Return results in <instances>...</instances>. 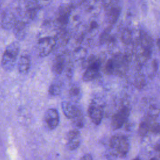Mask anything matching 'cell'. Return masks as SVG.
<instances>
[{
    "label": "cell",
    "instance_id": "cell-1",
    "mask_svg": "<svg viewBox=\"0 0 160 160\" xmlns=\"http://www.w3.org/2000/svg\"><path fill=\"white\" fill-rule=\"evenodd\" d=\"M19 51V45L16 42L8 44L2 56L1 66L4 71H11L13 69Z\"/></svg>",
    "mask_w": 160,
    "mask_h": 160
},
{
    "label": "cell",
    "instance_id": "cell-2",
    "mask_svg": "<svg viewBox=\"0 0 160 160\" xmlns=\"http://www.w3.org/2000/svg\"><path fill=\"white\" fill-rule=\"evenodd\" d=\"M109 147L114 156L124 157L128 152L129 144L126 136L116 134L111 138Z\"/></svg>",
    "mask_w": 160,
    "mask_h": 160
},
{
    "label": "cell",
    "instance_id": "cell-3",
    "mask_svg": "<svg viewBox=\"0 0 160 160\" xmlns=\"http://www.w3.org/2000/svg\"><path fill=\"white\" fill-rule=\"evenodd\" d=\"M86 70L82 76L84 81H90L96 79L99 74L101 67V61L96 56H91L86 61Z\"/></svg>",
    "mask_w": 160,
    "mask_h": 160
},
{
    "label": "cell",
    "instance_id": "cell-4",
    "mask_svg": "<svg viewBox=\"0 0 160 160\" xmlns=\"http://www.w3.org/2000/svg\"><path fill=\"white\" fill-rule=\"evenodd\" d=\"M55 37H44L40 38L37 43V53L40 57H44L49 54L56 45Z\"/></svg>",
    "mask_w": 160,
    "mask_h": 160
},
{
    "label": "cell",
    "instance_id": "cell-5",
    "mask_svg": "<svg viewBox=\"0 0 160 160\" xmlns=\"http://www.w3.org/2000/svg\"><path fill=\"white\" fill-rule=\"evenodd\" d=\"M129 109L127 106H122L121 109L114 114L111 118V126L114 129L121 128L129 115Z\"/></svg>",
    "mask_w": 160,
    "mask_h": 160
},
{
    "label": "cell",
    "instance_id": "cell-6",
    "mask_svg": "<svg viewBox=\"0 0 160 160\" xmlns=\"http://www.w3.org/2000/svg\"><path fill=\"white\" fill-rule=\"evenodd\" d=\"M88 112L94 124L98 125L101 123L104 114L103 106L101 104L94 101L92 102L88 108Z\"/></svg>",
    "mask_w": 160,
    "mask_h": 160
},
{
    "label": "cell",
    "instance_id": "cell-7",
    "mask_svg": "<svg viewBox=\"0 0 160 160\" xmlns=\"http://www.w3.org/2000/svg\"><path fill=\"white\" fill-rule=\"evenodd\" d=\"M44 121L50 129H55L59 124V116L56 109L51 108L48 109L44 114Z\"/></svg>",
    "mask_w": 160,
    "mask_h": 160
},
{
    "label": "cell",
    "instance_id": "cell-8",
    "mask_svg": "<svg viewBox=\"0 0 160 160\" xmlns=\"http://www.w3.org/2000/svg\"><path fill=\"white\" fill-rule=\"evenodd\" d=\"M81 142L80 132L78 130H72L67 134L66 146L69 150L76 149Z\"/></svg>",
    "mask_w": 160,
    "mask_h": 160
},
{
    "label": "cell",
    "instance_id": "cell-9",
    "mask_svg": "<svg viewBox=\"0 0 160 160\" xmlns=\"http://www.w3.org/2000/svg\"><path fill=\"white\" fill-rule=\"evenodd\" d=\"M61 109L65 116L71 119L74 118L81 111L78 106L68 101L61 102Z\"/></svg>",
    "mask_w": 160,
    "mask_h": 160
},
{
    "label": "cell",
    "instance_id": "cell-10",
    "mask_svg": "<svg viewBox=\"0 0 160 160\" xmlns=\"http://www.w3.org/2000/svg\"><path fill=\"white\" fill-rule=\"evenodd\" d=\"M31 61L30 58L27 54L22 55L18 62V69L20 73L26 74L27 73L30 68Z\"/></svg>",
    "mask_w": 160,
    "mask_h": 160
},
{
    "label": "cell",
    "instance_id": "cell-11",
    "mask_svg": "<svg viewBox=\"0 0 160 160\" xmlns=\"http://www.w3.org/2000/svg\"><path fill=\"white\" fill-rule=\"evenodd\" d=\"M65 68L64 58L61 55L57 56L52 64V71L56 74H61Z\"/></svg>",
    "mask_w": 160,
    "mask_h": 160
},
{
    "label": "cell",
    "instance_id": "cell-12",
    "mask_svg": "<svg viewBox=\"0 0 160 160\" xmlns=\"http://www.w3.org/2000/svg\"><path fill=\"white\" fill-rule=\"evenodd\" d=\"M107 16L110 24H114L116 22L120 13V8L118 6L112 4L106 9Z\"/></svg>",
    "mask_w": 160,
    "mask_h": 160
},
{
    "label": "cell",
    "instance_id": "cell-13",
    "mask_svg": "<svg viewBox=\"0 0 160 160\" xmlns=\"http://www.w3.org/2000/svg\"><path fill=\"white\" fill-rule=\"evenodd\" d=\"M25 24L23 22H18L15 24V35L19 39H22L25 36Z\"/></svg>",
    "mask_w": 160,
    "mask_h": 160
},
{
    "label": "cell",
    "instance_id": "cell-14",
    "mask_svg": "<svg viewBox=\"0 0 160 160\" xmlns=\"http://www.w3.org/2000/svg\"><path fill=\"white\" fill-rule=\"evenodd\" d=\"M69 11L66 8L64 10L62 11L59 13V15L57 18V21L60 26H64L66 25L69 19Z\"/></svg>",
    "mask_w": 160,
    "mask_h": 160
},
{
    "label": "cell",
    "instance_id": "cell-15",
    "mask_svg": "<svg viewBox=\"0 0 160 160\" xmlns=\"http://www.w3.org/2000/svg\"><path fill=\"white\" fill-rule=\"evenodd\" d=\"M81 95V89L79 86L76 85H73L69 89V96L70 98L74 101H76L80 99Z\"/></svg>",
    "mask_w": 160,
    "mask_h": 160
},
{
    "label": "cell",
    "instance_id": "cell-16",
    "mask_svg": "<svg viewBox=\"0 0 160 160\" xmlns=\"http://www.w3.org/2000/svg\"><path fill=\"white\" fill-rule=\"evenodd\" d=\"M61 85L60 83L54 82L52 83L49 88V94L51 96H58L61 93Z\"/></svg>",
    "mask_w": 160,
    "mask_h": 160
},
{
    "label": "cell",
    "instance_id": "cell-17",
    "mask_svg": "<svg viewBox=\"0 0 160 160\" xmlns=\"http://www.w3.org/2000/svg\"><path fill=\"white\" fill-rule=\"evenodd\" d=\"M72 121L73 124L78 128H81L84 126V117L82 111H81L77 116H76L74 118L72 119Z\"/></svg>",
    "mask_w": 160,
    "mask_h": 160
},
{
    "label": "cell",
    "instance_id": "cell-18",
    "mask_svg": "<svg viewBox=\"0 0 160 160\" xmlns=\"http://www.w3.org/2000/svg\"><path fill=\"white\" fill-rule=\"evenodd\" d=\"M149 129V127L148 122L146 121H142L140 123L139 126V134L141 136H144L147 134Z\"/></svg>",
    "mask_w": 160,
    "mask_h": 160
},
{
    "label": "cell",
    "instance_id": "cell-19",
    "mask_svg": "<svg viewBox=\"0 0 160 160\" xmlns=\"http://www.w3.org/2000/svg\"><path fill=\"white\" fill-rule=\"evenodd\" d=\"M104 69L106 72L108 74H114V66L112 59H109L108 60V61L106 63Z\"/></svg>",
    "mask_w": 160,
    "mask_h": 160
},
{
    "label": "cell",
    "instance_id": "cell-20",
    "mask_svg": "<svg viewBox=\"0 0 160 160\" xmlns=\"http://www.w3.org/2000/svg\"><path fill=\"white\" fill-rule=\"evenodd\" d=\"M121 39L124 43H129L131 41V33L128 30H124L121 34Z\"/></svg>",
    "mask_w": 160,
    "mask_h": 160
},
{
    "label": "cell",
    "instance_id": "cell-21",
    "mask_svg": "<svg viewBox=\"0 0 160 160\" xmlns=\"http://www.w3.org/2000/svg\"><path fill=\"white\" fill-rule=\"evenodd\" d=\"M149 127V129L155 133L157 132H160V125L159 124L157 123H154L152 124H151Z\"/></svg>",
    "mask_w": 160,
    "mask_h": 160
},
{
    "label": "cell",
    "instance_id": "cell-22",
    "mask_svg": "<svg viewBox=\"0 0 160 160\" xmlns=\"http://www.w3.org/2000/svg\"><path fill=\"white\" fill-rule=\"evenodd\" d=\"M98 27V24L96 21H92L91 22V23L89 24V30H94L97 29Z\"/></svg>",
    "mask_w": 160,
    "mask_h": 160
},
{
    "label": "cell",
    "instance_id": "cell-23",
    "mask_svg": "<svg viewBox=\"0 0 160 160\" xmlns=\"http://www.w3.org/2000/svg\"><path fill=\"white\" fill-rule=\"evenodd\" d=\"M80 159H92V157L91 154H86L83 155V156L80 158Z\"/></svg>",
    "mask_w": 160,
    "mask_h": 160
},
{
    "label": "cell",
    "instance_id": "cell-24",
    "mask_svg": "<svg viewBox=\"0 0 160 160\" xmlns=\"http://www.w3.org/2000/svg\"><path fill=\"white\" fill-rule=\"evenodd\" d=\"M157 44H158V47L160 48V39H159L158 40V41H157Z\"/></svg>",
    "mask_w": 160,
    "mask_h": 160
}]
</instances>
